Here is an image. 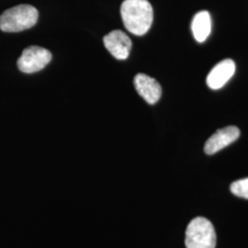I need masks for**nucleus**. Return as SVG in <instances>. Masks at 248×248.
Listing matches in <instances>:
<instances>
[{"mask_svg": "<svg viewBox=\"0 0 248 248\" xmlns=\"http://www.w3.org/2000/svg\"><path fill=\"white\" fill-rule=\"evenodd\" d=\"M240 136V130L235 126H228L218 130L205 143L204 151L207 155H214L235 142Z\"/></svg>", "mask_w": 248, "mask_h": 248, "instance_id": "6", "label": "nucleus"}, {"mask_svg": "<svg viewBox=\"0 0 248 248\" xmlns=\"http://www.w3.org/2000/svg\"><path fill=\"white\" fill-rule=\"evenodd\" d=\"M51 60L52 53L47 49L39 46H30L24 49L18 58V69L26 74H32L44 69Z\"/></svg>", "mask_w": 248, "mask_h": 248, "instance_id": "4", "label": "nucleus"}, {"mask_svg": "<svg viewBox=\"0 0 248 248\" xmlns=\"http://www.w3.org/2000/svg\"><path fill=\"white\" fill-rule=\"evenodd\" d=\"M103 42L107 50L114 58L118 60L128 58L132 48V41L125 32L122 31H112L104 37Z\"/></svg>", "mask_w": 248, "mask_h": 248, "instance_id": "5", "label": "nucleus"}, {"mask_svg": "<svg viewBox=\"0 0 248 248\" xmlns=\"http://www.w3.org/2000/svg\"><path fill=\"white\" fill-rule=\"evenodd\" d=\"M235 63L231 59H225L218 62L207 77V85L212 89L222 88L234 75Z\"/></svg>", "mask_w": 248, "mask_h": 248, "instance_id": "8", "label": "nucleus"}, {"mask_svg": "<svg viewBox=\"0 0 248 248\" xmlns=\"http://www.w3.org/2000/svg\"><path fill=\"white\" fill-rule=\"evenodd\" d=\"M186 248H215L216 232L213 223L204 217H197L186 230Z\"/></svg>", "mask_w": 248, "mask_h": 248, "instance_id": "3", "label": "nucleus"}, {"mask_svg": "<svg viewBox=\"0 0 248 248\" xmlns=\"http://www.w3.org/2000/svg\"><path fill=\"white\" fill-rule=\"evenodd\" d=\"M191 31L197 42L206 41L212 31V19L208 11L202 10L196 14L191 22Z\"/></svg>", "mask_w": 248, "mask_h": 248, "instance_id": "9", "label": "nucleus"}, {"mask_svg": "<svg viewBox=\"0 0 248 248\" xmlns=\"http://www.w3.org/2000/svg\"><path fill=\"white\" fill-rule=\"evenodd\" d=\"M124 26L134 35L142 36L153 23V8L147 0H124L121 7Z\"/></svg>", "mask_w": 248, "mask_h": 248, "instance_id": "1", "label": "nucleus"}, {"mask_svg": "<svg viewBox=\"0 0 248 248\" xmlns=\"http://www.w3.org/2000/svg\"><path fill=\"white\" fill-rule=\"evenodd\" d=\"M38 10L31 5H18L7 9L0 16V30L4 32H18L34 26Z\"/></svg>", "mask_w": 248, "mask_h": 248, "instance_id": "2", "label": "nucleus"}, {"mask_svg": "<svg viewBox=\"0 0 248 248\" xmlns=\"http://www.w3.org/2000/svg\"><path fill=\"white\" fill-rule=\"evenodd\" d=\"M134 87L138 94L148 104H155L162 95V88L159 83L144 74H138L134 78Z\"/></svg>", "mask_w": 248, "mask_h": 248, "instance_id": "7", "label": "nucleus"}, {"mask_svg": "<svg viewBox=\"0 0 248 248\" xmlns=\"http://www.w3.org/2000/svg\"><path fill=\"white\" fill-rule=\"evenodd\" d=\"M231 191L233 195L248 200V177L232 182L231 184Z\"/></svg>", "mask_w": 248, "mask_h": 248, "instance_id": "10", "label": "nucleus"}]
</instances>
